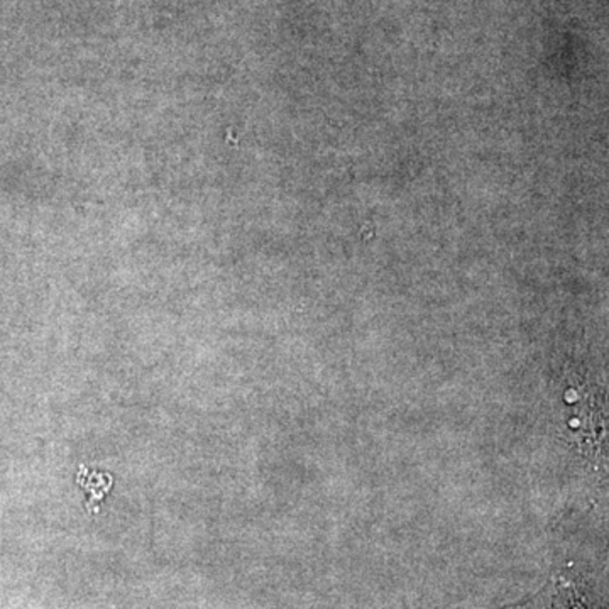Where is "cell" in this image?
<instances>
[{
  "label": "cell",
  "mask_w": 609,
  "mask_h": 609,
  "mask_svg": "<svg viewBox=\"0 0 609 609\" xmlns=\"http://www.w3.org/2000/svg\"><path fill=\"white\" fill-rule=\"evenodd\" d=\"M79 484L89 492L87 510L90 513H97L98 508H100L102 498L106 496L110 490V486H112V477L106 473H90L87 467H81L79 474Z\"/></svg>",
  "instance_id": "6da1fadb"
}]
</instances>
